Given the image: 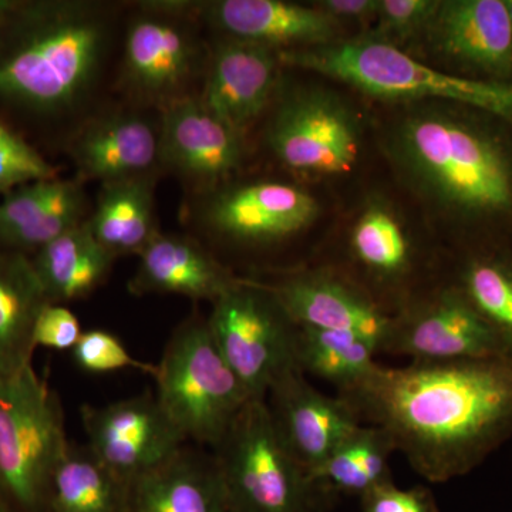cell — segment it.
Here are the masks:
<instances>
[{"instance_id":"obj_31","label":"cell","mask_w":512,"mask_h":512,"mask_svg":"<svg viewBox=\"0 0 512 512\" xmlns=\"http://www.w3.org/2000/svg\"><path fill=\"white\" fill-rule=\"evenodd\" d=\"M62 181H36L5 194L0 201V248L9 251L13 242L40 220Z\"/></svg>"},{"instance_id":"obj_37","label":"cell","mask_w":512,"mask_h":512,"mask_svg":"<svg viewBox=\"0 0 512 512\" xmlns=\"http://www.w3.org/2000/svg\"><path fill=\"white\" fill-rule=\"evenodd\" d=\"M380 0H322L318 8L328 13L333 19L365 20L376 19Z\"/></svg>"},{"instance_id":"obj_23","label":"cell","mask_w":512,"mask_h":512,"mask_svg":"<svg viewBox=\"0 0 512 512\" xmlns=\"http://www.w3.org/2000/svg\"><path fill=\"white\" fill-rule=\"evenodd\" d=\"M349 261L366 279L362 288L380 306L382 295L399 296V311L412 301L407 286L417 269L416 249L389 211L370 208L357 220L349 238Z\"/></svg>"},{"instance_id":"obj_1","label":"cell","mask_w":512,"mask_h":512,"mask_svg":"<svg viewBox=\"0 0 512 512\" xmlns=\"http://www.w3.org/2000/svg\"><path fill=\"white\" fill-rule=\"evenodd\" d=\"M429 483L467 476L512 437V357L379 363L336 393Z\"/></svg>"},{"instance_id":"obj_21","label":"cell","mask_w":512,"mask_h":512,"mask_svg":"<svg viewBox=\"0 0 512 512\" xmlns=\"http://www.w3.org/2000/svg\"><path fill=\"white\" fill-rule=\"evenodd\" d=\"M138 259L128 285L134 295L160 293L214 303L238 282L200 242L185 235L158 232Z\"/></svg>"},{"instance_id":"obj_6","label":"cell","mask_w":512,"mask_h":512,"mask_svg":"<svg viewBox=\"0 0 512 512\" xmlns=\"http://www.w3.org/2000/svg\"><path fill=\"white\" fill-rule=\"evenodd\" d=\"M157 400L185 439L214 448L251 402L212 338L208 320L181 323L157 365Z\"/></svg>"},{"instance_id":"obj_8","label":"cell","mask_w":512,"mask_h":512,"mask_svg":"<svg viewBox=\"0 0 512 512\" xmlns=\"http://www.w3.org/2000/svg\"><path fill=\"white\" fill-rule=\"evenodd\" d=\"M207 320L222 357L251 399H265L279 377L299 367L298 326L262 282L238 279L212 303Z\"/></svg>"},{"instance_id":"obj_28","label":"cell","mask_w":512,"mask_h":512,"mask_svg":"<svg viewBox=\"0 0 512 512\" xmlns=\"http://www.w3.org/2000/svg\"><path fill=\"white\" fill-rule=\"evenodd\" d=\"M130 484L104 466L87 444L69 443L50 487V512H127Z\"/></svg>"},{"instance_id":"obj_38","label":"cell","mask_w":512,"mask_h":512,"mask_svg":"<svg viewBox=\"0 0 512 512\" xmlns=\"http://www.w3.org/2000/svg\"><path fill=\"white\" fill-rule=\"evenodd\" d=\"M22 5L23 2H16V0H0V26L5 25Z\"/></svg>"},{"instance_id":"obj_22","label":"cell","mask_w":512,"mask_h":512,"mask_svg":"<svg viewBox=\"0 0 512 512\" xmlns=\"http://www.w3.org/2000/svg\"><path fill=\"white\" fill-rule=\"evenodd\" d=\"M127 512H232L214 454L183 447L131 481Z\"/></svg>"},{"instance_id":"obj_30","label":"cell","mask_w":512,"mask_h":512,"mask_svg":"<svg viewBox=\"0 0 512 512\" xmlns=\"http://www.w3.org/2000/svg\"><path fill=\"white\" fill-rule=\"evenodd\" d=\"M451 284L464 293L512 356V255L471 252L458 266Z\"/></svg>"},{"instance_id":"obj_11","label":"cell","mask_w":512,"mask_h":512,"mask_svg":"<svg viewBox=\"0 0 512 512\" xmlns=\"http://www.w3.org/2000/svg\"><path fill=\"white\" fill-rule=\"evenodd\" d=\"M382 353L409 357L410 362L512 357L500 336L451 282L433 286L393 315Z\"/></svg>"},{"instance_id":"obj_34","label":"cell","mask_w":512,"mask_h":512,"mask_svg":"<svg viewBox=\"0 0 512 512\" xmlns=\"http://www.w3.org/2000/svg\"><path fill=\"white\" fill-rule=\"evenodd\" d=\"M440 0H380L377 25L370 39L390 43L426 32L439 9Z\"/></svg>"},{"instance_id":"obj_26","label":"cell","mask_w":512,"mask_h":512,"mask_svg":"<svg viewBox=\"0 0 512 512\" xmlns=\"http://www.w3.org/2000/svg\"><path fill=\"white\" fill-rule=\"evenodd\" d=\"M154 184V175L101 184L87 224L96 241L114 258L140 255L160 232L154 212Z\"/></svg>"},{"instance_id":"obj_32","label":"cell","mask_w":512,"mask_h":512,"mask_svg":"<svg viewBox=\"0 0 512 512\" xmlns=\"http://www.w3.org/2000/svg\"><path fill=\"white\" fill-rule=\"evenodd\" d=\"M57 170L28 141L0 123V194L36 183L55 180Z\"/></svg>"},{"instance_id":"obj_12","label":"cell","mask_w":512,"mask_h":512,"mask_svg":"<svg viewBox=\"0 0 512 512\" xmlns=\"http://www.w3.org/2000/svg\"><path fill=\"white\" fill-rule=\"evenodd\" d=\"M82 421L87 446L128 484L170 460L187 444L151 394L104 406L84 404Z\"/></svg>"},{"instance_id":"obj_5","label":"cell","mask_w":512,"mask_h":512,"mask_svg":"<svg viewBox=\"0 0 512 512\" xmlns=\"http://www.w3.org/2000/svg\"><path fill=\"white\" fill-rule=\"evenodd\" d=\"M69 446L59 396L33 365L0 379V500L50 512L53 473Z\"/></svg>"},{"instance_id":"obj_13","label":"cell","mask_w":512,"mask_h":512,"mask_svg":"<svg viewBox=\"0 0 512 512\" xmlns=\"http://www.w3.org/2000/svg\"><path fill=\"white\" fill-rule=\"evenodd\" d=\"M309 192L288 183L256 181L208 194L200 207L202 225L235 244H275L293 237L318 217Z\"/></svg>"},{"instance_id":"obj_18","label":"cell","mask_w":512,"mask_h":512,"mask_svg":"<svg viewBox=\"0 0 512 512\" xmlns=\"http://www.w3.org/2000/svg\"><path fill=\"white\" fill-rule=\"evenodd\" d=\"M426 33L441 55L464 69L511 82L512 29L504 0H440Z\"/></svg>"},{"instance_id":"obj_20","label":"cell","mask_w":512,"mask_h":512,"mask_svg":"<svg viewBox=\"0 0 512 512\" xmlns=\"http://www.w3.org/2000/svg\"><path fill=\"white\" fill-rule=\"evenodd\" d=\"M80 178L101 184L156 177L161 167L158 124L134 111H117L90 121L70 147Z\"/></svg>"},{"instance_id":"obj_17","label":"cell","mask_w":512,"mask_h":512,"mask_svg":"<svg viewBox=\"0 0 512 512\" xmlns=\"http://www.w3.org/2000/svg\"><path fill=\"white\" fill-rule=\"evenodd\" d=\"M194 13L227 39L291 50L339 42L340 22L318 6L284 0L194 2Z\"/></svg>"},{"instance_id":"obj_14","label":"cell","mask_w":512,"mask_h":512,"mask_svg":"<svg viewBox=\"0 0 512 512\" xmlns=\"http://www.w3.org/2000/svg\"><path fill=\"white\" fill-rule=\"evenodd\" d=\"M298 328L340 330L372 339L380 353L393 316L342 272L323 266L262 282Z\"/></svg>"},{"instance_id":"obj_25","label":"cell","mask_w":512,"mask_h":512,"mask_svg":"<svg viewBox=\"0 0 512 512\" xmlns=\"http://www.w3.org/2000/svg\"><path fill=\"white\" fill-rule=\"evenodd\" d=\"M30 261L47 301L64 305L96 291L116 258L96 241L86 220L39 249Z\"/></svg>"},{"instance_id":"obj_19","label":"cell","mask_w":512,"mask_h":512,"mask_svg":"<svg viewBox=\"0 0 512 512\" xmlns=\"http://www.w3.org/2000/svg\"><path fill=\"white\" fill-rule=\"evenodd\" d=\"M281 66L278 50L224 37L208 59L198 97L215 116L244 133L274 96Z\"/></svg>"},{"instance_id":"obj_4","label":"cell","mask_w":512,"mask_h":512,"mask_svg":"<svg viewBox=\"0 0 512 512\" xmlns=\"http://www.w3.org/2000/svg\"><path fill=\"white\" fill-rule=\"evenodd\" d=\"M282 66L298 67L349 84L375 99L439 100L480 111L512 127V80L448 74L379 40H339L332 45L278 52Z\"/></svg>"},{"instance_id":"obj_15","label":"cell","mask_w":512,"mask_h":512,"mask_svg":"<svg viewBox=\"0 0 512 512\" xmlns=\"http://www.w3.org/2000/svg\"><path fill=\"white\" fill-rule=\"evenodd\" d=\"M265 400L282 443L308 474L362 424L345 399L320 392L299 367L279 377Z\"/></svg>"},{"instance_id":"obj_7","label":"cell","mask_w":512,"mask_h":512,"mask_svg":"<svg viewBox=\"0 0 512 512\" xmlns=\"http://www.w3.org/2000/svg\"><path fill=\"white\" fill-rule=\"evenodd\" d=\"M232 512H319V495L282 443L265 399H252L214 448Z\"/></svg>"},{"instance_id":"obj_36","label":"cell","mask_w":512,"mask_h":512,"mask_svg":"<svg viewBox=\"0 0 512 512\" xmlns=\"http://www.w3.org/2000/svg\"><path fill=\"white\" fill-rule=\"evenodd\" d=\"M360 512H440L436 497L423 485L397 487L393 481L379 485L360 498Z\"/></svg>"},{"instance_id":"obj_3","label":"cell","mask_w":512,"mask_h":512,"mask_svg":"<svg viewBox=\"0 0 512 512\" xmlns=\"http://www.w3.org/2000/svg\"><path fill=\"white\" fill-rule=\"evenodd\" d=\"M394 157L413 183L467 221L512 214V146L467 107L436 104L407 113L394 128Z\"/></svg>"},{"instance_id":"obj_35","label":"cell","mask_w":512,"mask_h":512,"mask_svg":"<svg viewBox=\"0 0 512 512\" xmlns=\"http://www.w3.org/2000/svg\"><path fill=\"white\" fill-rule=\"evenodd\" d=\"M82 335L79 319L67 306L47 303L37 316L33 342L36 348L72 352Z\"/></svg>"},{"instance_id":"obj_16","label":"cell","mask_w":512,"mask_h":512,"mask_svg":"<svg viewBox=\"0 0 512 512\" xmlns=\"http://www.w3.org/2000/svg\"><path fill=\"white\" fill-rule=\"evenodd\" d=\"M161 167L201 187H217L241 167L244 133L188 96L161 110Z\"/></svg>"},{"instance_id":"obj_10","label":"cell","mask_w":512,"mask_h":512,"mask_svg":"<svg viewBox=\"0 0 512 512\" xmlns=\"http://www.w3.org/2000/svg\"><path fill=\"white\" fill-rule=\"evenodd\" d=\"M279 163L295 174H348L360 154L359 121L338 94L319 87L292 90L279 101L266 130Z\"/></svg>"},{"instance_id":"obj_40","label":"cell","mask_w":512,"mask_h":512,"mask_svg":"<svg viewBox=\"0 0 512 512\" xmlns=\"http://www.w3.org/2000/svg\"><path fill=\"white\" fill-rule=\"evenodd\" d=\"M0 512H12V510H10L8 505H6L5 503H3L2 500H0Z\"/></svg>"},{"instance_id":"obj_39","label":"cell","mask_w":512,"mask_h":512,"mask_svg":"<svg viewBox=\"0 0 512 512\" xmlns=\"http://www.w3.org/2000/svg\"><path fill=\"white\" fill-rule=\"evenodd\" d=\"M505 8H507L508 16H510V23L512 29V0H504Z\"/></svg>"},{"instance_id":"obj_33","label":"cell","mask_w":512,"mask_h":512,"mask_svg":"<svg viewBox=\"0 0 512 512\" xmlns=\"http://www.w3.org/2000/svg\"><path fill=\"white\" fill-rule=\"evenodd\" d=\"M74 363L92 375H106L124 369L140 370L156 376L157 366L131 356L124 343L106 330L83 332L82 338L72 350Z\"/></svg>"},{"instance_id":"obj_24","label":"cell","mask_w":512,"mask_h":512,"mask_svg":"<svg viewBox=\"0 0 512 512\" xmlns=\"http://www.w3.org/2000/svg\"><path fill=\"white\" fill-rule=\"evenodd\" d=\"M47 303L30 256L0 248V379L32 365L33 330Z\"/></svg>"},{"instance_id":"obj_9","label":"cell","mask_w":512,"mask_h":512,"mask_svg":"<svg viewBox=\"0 0 512 512\" xmlns=\"http://www.w3.org/2000/svg\"><path fill=\"white\" fill-rule=\"evenodd\" d=\"M128 22L121 82L137 101L164 110L191 96L188 87L205 63L195 30L194 2L138 3Z\"/></svg>"},{"instance_id":"obj_2","label":"cell","mask_w":512,"mask_h":512,"mask_svg":"<svg viewBox=\"0 0 512 512\" xmlns=\"http://www.w3.org/2000/svg\"><path fill=\"white\" fill-rule=\"evenodd\" d=\"M0 28V101L57 116L92 92L109 52L113 15L99 2H30Z\"/></svg>"},{"instance_id":"obj_29","label":"cell","mask_w":512,"mask_h":512,"mask_svg":"<svg viewBox=\"0 0 512 512\" xmlns=\"http://www.w3.org/2000/svg\"><path fill=\"white\" fill-rule=\"evenodd\" d=\"M379 346L366 336L340 330L298 328L296 363L303 375L332 384L336 393L349 389L377 365Z\"/></svg>"},{"instance_id":"obj_27","label":"cell","mask_w":512,"mask_h":512,"mask_svg":"<svg viewBox=\"0 0 512 512\" xmlns=\"http://www.w3.org/2000/svg\"><path fill=\"white\" fill-rule=\"evenodd\" d=\"M396 453L392 439L380 427L360 424L309 474L319 498H362L379 485L393 481L390 458Z\"/></svg>"}]
</instances>
